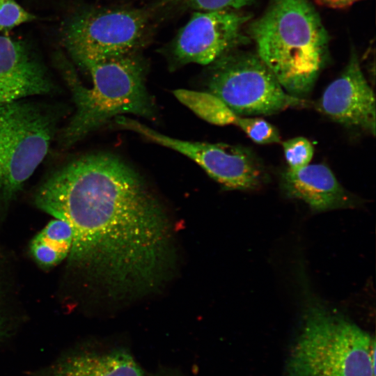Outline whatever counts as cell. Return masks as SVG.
Returning a JSON list of instances; mask_svg holds the SVG:
<instances>
[{
    "mask_svg": "<svg viewBox=\"0 0 376 376\" xmlns=\"http://www.w3.org/2000/svg\"><path fill=\"white\" fill-rule=\"evenodd\" d=\"M319 4L332 8H342L347 7L357 1L361 0H315Z\"/></svg>",
    "mask_w": 376,
    "mask_h": 376,
    "instance_id": "cell-20",
    "label": "cell"
},
{
    "mask_svg": "<svg viewBox=\"0 0 376 376\" xmlns=\"http://www.w3.org/2000/svg\"><path fill=\"white\" fill-rule=\"evenodd\" d=\"M73 230L67 221L55 218L32 240L31 253L42 267H52L68 257L73 243Z\"/></svg>",
    "mask_w": 376,
    "mask_h": 376,
    "instance_id": "cell-14",
    "label": "cell"
},
{
    "mask_svg": "<svg viewBox=\"0 0 376 376\" xmlns=\"http://www.w3.org/2000/svg\"><path fill=\"white\" fill-rule=\"evenodd\" d=\"M36 19L15 0H0V31L7 33L13 28Z\"/></svg>",
    "mask_w": 376,
    "mask_h": 376,
    "instance_id": "cell-18",
    "label": "cell"
},
{
    "mask_svg": "<svg viewBox=\"0 0 376 376\" xmlns=\"http://www.w3.org/2000/svg\"><path fill=\"white\" fill-rule=\"evenodd\" d=\"M61 68L71 91L75 111L60 134V143L70 147L114 117L132 113L148 118L155 109L145 84L146 66L136 53L111 57L88 63L82 68L93 79L84 86L74 69L61 55Z\"/></svg>",
    "mask_w": 376,
    "mask_h": 376,
    "instance_id": "cell-3",
    "label": "cell"
},
{
    "mask_svg": "<svg viewBox=\"0 0 376 376\" xmlns=\"http://www.w3.org/2000/svg\"><path fill=\"white\" fill-rule=\"evenodd\" d=\"M287 376H375V340L339 311L308 297Z\"/></svg>",
    "mask_w": 376,
    "mask_h": 376,
    "instance_id": "cell-4",
    "label": "cell"
},
{
    "mask_svg": "<svg viewBox=\"0 0 376 376\" xmlns=\"http://www.w3.org/2000/svg\"><path fill=\"white\" fill-rule=\"evenodd\" d=\"M210 65L208 92L240 116L272 115L304 104L283 88L258 55L230 52Z\"/></svg>",
    "mask_w": 376,
    "mask_h": 376,
    "instance_id": "cell-7",
    "label": "cell"
},
{
    "mask_svg": "<svg viewBox=\"0 0 376 376\" xmlns=\"http://www.w3.org/2000/svg\"><path fill=\"white\" fill-rule=\"evenodd\" d=\"M316 107L344 126L375 134V94L354 52L343 73L325 88Z\"/></svg>",
    "mask_w": 376,
    "mask_h": 376,
    "instance_id": "cell-10",
    "label": "cell"
},
{
    "mask_svg": "<svg viewBox=\"0 0 376 376\" xmlns=\"http://www.w3.org/2000/svg\"><path fill=\"white\" fill-rule=\"evenodd\" d=\"M58 116L24 100L0 104V203L22 189L46 157Z\"/></svg>",
    "mask_w": 376,
    "mask_h": 376,
    "instance_id": "cell-5",
    "label": "cell"
},
{
    "mask_svg": "<svg viewBox=\"0 0 376 376\" xmlns=\"http://www.w3.org/2000/svg\"><path fill=\"white\" fill-rule=\"evenodd\" d=\"M236 125L256 143L271 144L281 141L278 130L261 118L240 117Z\"/></svg>",
    "mask_w": 376,
    "mask_h": 376,
    "instance_id": "cell-16",
    "label": "cell"
},
{
    "mask_svg": "<svg viewBox=\"0 0 376 376\" xmlns=\"http://www.w3.org/2000/svg\"><path fill=\"white\" fill-rule=\"evenodd\" d=\"M1 289H0V337L2 336L4 327H5V318L4 314L3 312V306H2V300H1Z\"/></svg>",
    "mask_w": 376,
    "mask_h": 376,
    "instance_id": "cell-21",
    "label": "cell"
},
{
    "mask_svg": "<svg viewBox=\"0 0 376 376\" xmlns=\"http://www.w3.org/2000/svg\"><path fill=\"white\" fill-rule=\"evenodd\" d=\"M43 376H143L133 357L125 351L79 354L65 357Z\"/></svg>",
    "mask_w": 376,
    "mask_h": 376,
    "instance_id": "cell-13",
    "label": "cell"
},
{
    "mask_svg": "<svg viewBox=\"0 0 376 376\" xmlns=\"http://www.w3.org/2000/svg\"><path fill=\"white\" fill-rule=\"evenodd\" d=\"M173 94L179 101L208 123L217 125H236L240 117L221 99L209 92L178 89Z\"/></svg>",
    "mask_w": 376,
    "mask_h": 376,
    "instance_id": "cell-15",
    "label": "cell"
},
{
    "mask_svg": "<svg viewBox=\"0 0 376 376\" xmlns=\"http://www.w3.org/2000/svg\"><path fill=\"white\" fill-rule=\"evenodd\" d=\"M147 13L129 8H86L64 23L62 39L81 68L111 57L136 53L148 36Z\"/></svg>",
    "mask_w": 376,
    "mask_h": 376,
    "instance_id": "cell-6",
    "label": "cell"
},
{
    "mask_svg": "<svg viewBox=\"0 0 376 376\" xmlns=\"http://www.w3.org/2000/svg\"><path fill=\"white\" fill-rule=\"evenodd\" d=\"M116 123L123 129L138 133L146 139L188 157L226 189H258L268 179L258 157L244 147L179 140L164 135L138 120L123 116L118 117Z\"/></svg>",
    "mask_w": 376,
    "mask_h": 376,
    "instance_id": "cell-8",
    "label": "cell"
},
{
    "mask_svg": "<svg viewBox=\"0 0 376 376\" xmlns=\"http://www.w3.org/2000/svg\"><path fill=\"white\" fill-rule=\"evenodd\" d=\"M257 55L290 95L304 99L326 61L329 36L308 0H271L251 26Z\"/></svg>",
    "mask_w": 376,
    "mask_h": 376,
    "instance_id": "cell-2",
    "label": "cell"
},
{
    "mask_svg": "<svg viewBox=\"0 0 376 376\" xmlns=\"http://www.w3.org/2000/svg\"><path fill=\"white\" fill-rule=\"evenodd\" d=\"M281 187L287 197L304 201L314 212L354 208L360 203L322 164L288 169L282 173Z\"/></svg>",
    "mask_w": 376,
    "mask_h": 376,
    "instance_id": "cell-12",
    "label": "cell"
},
{
    "mask_svg": "<svg viewBox=\"0 0 376 376\" xmlns=\"http://www.w3.org/2000/svg\"><path fill=\"white\" fill-rule=\"evenodd\" d=\"M282 146L288 169L299 170L310 164L314 148L306 138L297 136L286 140L282 143Z\"/></svg>",
    "mask_w": 376,
    "mask_h": 376,
    "instance_id": "cell-17",
    "label": "cell"
},
{
    "mask_svg": "<svg viewBox=\"0 0 376 376\" xmlns=\"http://www.w3.org/2000/svg\"><path fill=\"white\" fill-rule=\"evenodd\" d=\"M249 18L233 10L195 12L171 42V54L180 65H210L240 42Z\"/></svg>",
    "mask_w": 376,
    "mask_h": 376,
    "instance_id": "cell-9",
    "label": "cell"
},
{
    "mask_svg": "<svg viewBox=\"0 0 376 376\" xmlns=\"http://www.w3.org/2000/svg\"><path fill=\"white\" fill-rule=\"evenodd\" d=\"M47 69L31 46L0 36V104L54 90Z\"/></svg>",
    "mask_w": 376,
    "mask_h": 376,
    "instance_id": "cell-11",
    "label": "cell"
},
{
    "mask_svg": "<svg viewBox=\"0 0 376 376\" xmlns=\"http://www.w3.org/2000/svg\"><path fill=\"white\" fill-rule=\"evenodd\" d=\"M36 206L71 226L70 265L120 290H148L163 275L170 228L142 178L114 155L65 164L38 189Z\"/></svg>",
    "mask_w": 376,
    "mask_h": 376,
    "instance_id": "cell-1",
    "label": "cell"
},
{
    "mask_svg": "<svg viewBox=\"0 0 376 376\" xmlns=\"http://www.w3.org/2000/svg\"><path fill=\"white\" fill-rule=\"evenodd\" d=\"M196 11L238 10L253 0H171Z\"/></svg>",
    "mask_w": 376,
    "mask_h": 376,
    "instance_id": "cell-19",
    "label": "cell"
}]
</instances>
